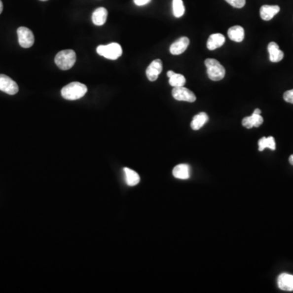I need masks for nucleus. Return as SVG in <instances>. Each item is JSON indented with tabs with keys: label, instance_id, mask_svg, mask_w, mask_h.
I'll return each instance as SVG.
<instances>
[{
	"label": "nucleus",
	"instance_id": "nucleus-14",
	"mask_svg": "<svg viewBox=\"0 0 293 293\" xmlns=\"http://www.w3.org/2000/svg\"><path fill=\"white\" fill-rule=\"evenodd\" d=\"M226 41L224 35L221 34H213L210 35L207 41V47L210 51H214L215 49L221 47Z\"/></svg>",
	"mask_w": 293,
	"mask_h": 293
},
{
	"label": "nucleus",
	"instance_id": "nucleus-23",
	"mask_svg": "<svg viewBox=\"0 0 293 293\" xmlns=\"http://www.w3.org/2000/svg\"><path fill=\"white\" fill-rule=\"evenodd\" d=\"M225 1L236 8H242L246 3V0H225Z\"/></svg>",
	"mask_w": 293,
	"mask_h": 293
},
{
	"label": "nucleus",
	"instance_id": "nucleus-28",
	"mask_svg": "<svg viewBox=\"0 0 293 293\" xmlns=\"http://www.w3.org/2000/svg\"><path fill=\"white\" fill-rule=\"evenodd\" d=\"M289 162H290L292 165H293V155H291L290 157H289Z\"/></svg>",
	"mask_w": 293,
	"mask_h": 293
},
{
	"label": "nucleus",
	"instance_id": "nucleus-18",
	"mask_svg": "<svg viewBox=\"0 0 293 293\" xmlns=\"http://www.w3.org/2000/svg\"><path fill=\"white\" fill-rule=\"evenodd\" d=\"M174 177L179 179H187L190 178V167L185 164L178 165L173 170Z\"/></svg>",
	"mask_w": 293,
	"mask_h": 293
},
{
	"label": "nucleus",
	"instance_id": "nucleus-16",
	"mask_svg": "<svg viewBox=\"0 0 293 293\" xmlns=\"http://www.w3.org/2000/svg\"><path fill=\"white\" fill-rule=\"evenodd\" d=\"M228 37L234 42H241L244 38V30L240 26L230 27L227 31Z\"/></svg>",
	"mask_w": 293,
	"mask_h": 293
},
{
	"label": "nucleus",
	"instance_id": "nucleus-1",
	"mask_svg": "<svg viewBox=\"0 0 293 293\" xmlns=\"http://www.w3.org/2000/svg\"><path fill=\"white\" fill-rule=\"evenodd\" d=\"M86 92L87 87L86 85L78 81H73L64 86L61 90V96L65 100H76L83 97Z\"/></svg>",
	"mask_w": 293,
	"mask_h": 293
},
{
	"label": "nucleus",
	"instance_id": "nucleus-3",
	"mask_svg": "<svg viewBox=\"0 0 293 293\" xmlns=\"http://www.w3.org/2000/svg\"><path fill=\"white\" fill-rule=\"evenodd\" d=\"M76 53L73 50H64L57 53L55 63L61 70H70L76 62Z\"/></svg>",
	"mask_w": 293,
	"mask_h": 293
},
{
	"label": "nucleus",
	"instance_id": "nucleus-24",
	"mask_svg": "<svg viewBox=\"0 0 293 293\" xmlns=\"http://www.w3.org/2000/svg\"><path fill=\"white\" fill-rule=\"evenodd\" d=\"M284 100L286 102L293 104V90H290V91H287L284 94Z\"/></svg>",
	"mask_w": 293,
	"mask_h": 293
},
{
	"label": "nucleus",
	"instance_id": "nucleus-22",
	"mask_svg": "<svg viewBox=\"0 0 293 293\" xmlns=\"http://www.w3.org/2000/svg\"><path fill=\"white\" fill-rule=\"evenodd\" d=\"M171 86L174 87H179V86H183L186 83V78L183 75L179 74V73H175L172 77H170L169 80Z\"/></svg>",
	"mask_w": 293,
	"mask_h": 293
},
{
	"label": "nucleus",
	"instance_id": "nucleus-27",
	"mask_svg": "<svg viewBox=\"0 0 293 293\" xmlns=\"http://www.w3.org/2000/svg\"><path fill=\"white\" fill-rule=\"evenodd\" d=\"M2 9H3V4H2V2L0 0V14L2 13Z\"/></svg>",
	"mask_w": 293,
	"mask_h": 293
},
{
	"label": "nucleus",
	"instance_id": "nucleus-12",
	"mask_svg": "<svg viewBox=\"0 0 293 293\" xmlns=\"http://www.w3.org/2000/svg\"><path fill=\"white\" fill-rule=\"evenodd\" d=\"M268 51L270 54V61L274 63L281 61L284 59V54L279 50V45L276 42H271L268 45Z\"/></svg>",
	"mask_w": 293,
	"mask_h": 293
},
{
	"label": "nucleus",
	"instance_id": "nucleus-8",
	"mask_svg": "<svg viewBox=\"0 0 293 293\" xmlns=\"http://www.w3.org/2000/svg\"><path fill=\"white\" fill-rule=\"evenodd\" d=\"M162 62L161 60L156 59L154 60L146 70V77L148 78L149 81H156L158 78V76L162 72Z\"/></svg>",
	"mask_w": 293,
	"mask_h": 293
},
{
	"label": "nucleus",
	"instance_id": "nucleus-9",
	"mask_svg": "<svg viewBox=\"0 0 293 293\" xmlns=\"http://www.w3.org/2000/svg\"><path fill=\"white\" fill-rule=\"evenodd\" d=\"M190 44V40L187 37H182L176 40L174 43L171 44L170 47V53L175 56L181 55L186 51Z\"/></svg>",
	"mask_w": 293,
	"mask_h": 293
},
{
	"label": "nucleus",
	"instance_id": "nucleus-21",
	"mask_svg": "<svg viewBox=\"0 0 293 293\" xmlns=\"http://www.w3.org/2000/svg\"><path fill=\"white\" fill-rule=\"evenodd\" d=\"M173 12L175 17L177 18L183 16L185 7L183 0H173Z\"/></svg>",
	"mask_w": 293,
	"mask_h": 293
},
{
	"label": "nucleus",
	"instance_id": "nucleus-29",
	"mask_svg": "<svg viewBox=\"0 0 293 293\" xmlns=\"http://www.w3.org/2000/svg\"><path fill=\"white\" fill-rule=\"evenodd\" d=\"M254 113L260 114L261 113V111H260V110H259V109H256V110H254Z\"/></svg>",
	"mask_w": 293,
	"mask_h": 293
},
{
	"label": "nucleus",
	"instance_id": "nucleus-11",
	"mask_svg": "<svg viewBox=\"0 0 293 293\" xmlns=\"http://www.w3.org/2000/svg\"><path fill=\"white\" fill-rule=\"evenodd\" d=\"M278 286L283 291H293V275L281 274L278 278Z\"/></svg>",
	"mask_w": 293,
	"mask_h": 293
},
{
	"label": "nucleus",
	"instance_id": "nucleus-6",
	"mask_svg": "<svg viewBox=\"0 0 293 293\" xmlns=\"http://www.w3.org/2000/svg\"><path fill=\"white\" fill-rule=\"evenodd\" d=\"M172 96L178 101L193 103L196 100V96L195 94L184 86L174 87L172 90Z\"/></svg>",
	"mask_w": 293,
	"mask_h": 293
},
{
	"label": "nucleus",
	"instance_id": "nucleus-10",
	"mask_svg": "<svg viewBox=\"0 0 293 293\" xmlns=\"http://www.w3.org/2000/svg\"><path fill=\"white\" fill-rule=\"evenodd\" d=\"M280 7L278 5H263L260 8V18L264 21H270L275 15L279 13Z\"/></svg>",
	"mask_w": 293,
	"mask_h": 293
},
{
	"label": "nucleus",
	"instance_id": "nucleus-4",
	"mask_svg": "<svg viewBox=\"0 0 293 293\" xmlns=\"http://www.w3.org/2000/svg\"><path fill=\"white\" fill-rule=\"evenodd\" d=\"M97 53L100 56H104L105 58L109 60H116L122 55V49L121 45L112 42L108 45H100L96 49Z\"/></svg>",
	"mask_w": 293,
	"mask_h": 293
},
{
	"label": "nucleus",
	"instance_id": "nucleus-26",
	"mask_svg": "<svg viewBox=\"0 0 293 293\" xmlns=\"http://www.w3.org/2000/svg\"><path fill=\"white\" fill-rule=\"evenodd\" d=\"M175 73L173 72V71H169V72L167 73L168 77H169V78H170V77H172L173 75L175 74Z\"/></svg>",
	"mask_w": 293,
	"mask_h": 293
},
{
	"label": "nucleus",
	"instance_id": "nucleus-15",
	"mask_svg": "<svg viewBox=\"0 0 293 293\" xmlns=\"http://www.w3.org/2000/svg\"><path fill=\"white\" fill-rule=\"evenodd\" d=\"M108 11L105 7H99L95 10L92 14V21L96 26H101L105 25L107 21Z\"/></svg>",
	"mask_w": 293,
	"mask_h": 293
},
{
	"label": "nucleus",
	"instance_id": "nucleus-7",
	"mask_svg": "<svg viewBox=\"0 0 293 293\" xmlns=\"http://www.w3.org/2000/svg\"><path fill=\"white\" fill-rule=\"evenodd\" d=\"M0 91L13 96L18 92V85L7 75L0 74Z\"/></svg>",
	"mask_w": 293,
	"mask_h": 293
},
{
	"label": "nucleus",
	"instance_id": "nucleus-2",
	"mask_svg": "<svg viewBox=\"0 0 293 293\" xmlns=\"http://www.w3.org/2000/svg\"><path fill=\"white\" fill-rule=\"evenodd\" d=\"M205 65L207 69L208 77L212 81H220L223 79L226 75L225 68L215 59H206Z\"/></svg>",
	"mask_w": 293,
	"mask_h": 293
},
{
	"label": "nucleus",
	"instance_id": "nucleus-30",
	"mask_svg": "<svg viewBox=\"0 0 293 293\" xmlns=\"http://www.w3.org/2000/svg\"><path fill=\"white\" fill-rule=\"evenodd\" d=\"M40 1H47V0H40Z\"/></svg>",
	"mask_w": 293,
	"mask_h": 293
},
{
	"label": "nucleus",
	"instance_id": "nucleus-25",
	"mask_svg": "<svg viewBox=\"0 0 293 293\" xmlns=\"http://www.w3.org/2000/svg\"><path fill=\"white\" fill-rule=\"evenodd\" d=\"M151 2V0H134L135 5L137 6H145Z\"/></svg>",
	"mask_w": 293,
	"mask_h": 293
},
{
	"label": "nucleus",
	"instance_id": "nucleus-13",
	"mask_svg": "<svg viewBox=\"0 0 293 293\" xmlns=\"http://www.w3.org/2000/svg\"><path fill=\"white\" fill-rule=\"evenodd\" d=\"M263 123V117L260 114L253 113L252 116L243 119L242 125L247 129L259 127Z\"/></svg>",
	"mask_w": 293,
	"mask_h": 293
},
{
	"label": "nucleus",
	"instance_id": "nucleus-20",
	"mask_svg": "<svg viewBox=\"0 0 293 293\" xmlns=\"http://www.w3.org/2000/svg\"><path fill=\"white\" fill-rule=\"evenodd\" d=\"M258 146V150L260 151H264V149L265 148L275 150L276 146H275V139L272 136H270V137L268 138L262 137L259 140Z\"/></svg>",
	"mask_w": 293,
	"mask_h": 293
},
{
	"label": "nucleus",
	"instance_id": "nucleus-5",
	"mask_svg": "<svg viewBox=\"0 0 293 293\" xmlns=\"http://www.w3.org/2000/svg\"><path fill=\"white\" fill-rule=\"evenodd\" d=\"M19 44L24 48H30L35 43V36L32 31L27 27H19L17 30Z\"/></svg>",
	"mask_w": 293,
	"mask_h": 293
},
{
	"label": "nucleus",
	"instance_id": "nucleus-19",
	"mask_svg": "<svg viewBox=\"0 0 293 293\" xmlns=\"http://www.w3.org/2000/svg\"><path fill=\"white\" fill-rule=\"evenodd\" d=\"M125 175H126V182L128 186H136L140 181V175L138 173L135 172L133 170H130L129 168H125Z\"/></svg>",
	"mask_w": 293,
	"mask_h": 293
},
{
	"label": "nucleus",
	"instance_id": "nucleus-17",
	"mask_svg": "<svg viewBox=\"0 0 293 293\" xmlns=\"http://www.w3.org/2000/svg\"><path fill=\"white\" fill-rule=\"evenodd\" d=\"M209 121V116L205 112H200L195 115L192 119L191 123V127L192 130H198L202 128L205 124Z\"/></svg>",
	"mask_w": 293,
	"mask_h": 293
}]
</instances>
